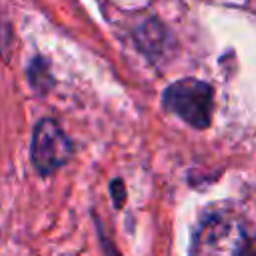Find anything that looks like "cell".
Wrapping results in <instances>:
<instances>
[{
	"instance_id": "obj_2",
	"label": "cell",
	"mask_w": 256,
	"mask_h": 256,
	"mask_svg": "<svg viewBox=\"0 0 256 256\" xmlns=\"http://www.w3.org/2000/svg\"><path fill=\"white\" fill-rule=\"evenodd\" d=\"M162 106L186 126L194 130H206L212 124L214 88L198 78L176 80L164 90Z\"/></svg>"
},
{
	"instance_id": "obj_6",
	"label": "cell",
	"mask_w": 256,
	"mask_h": 256,
	"mask_svg": "<svg viewBox=\"0 0 256 256\" xmlns=\"http://www.w3.org/2000/svg\"><path fill=\"white\" fill-rule=\"evenodd\" d=\"M110 196H112V202H114V206H116V210H122V206H124V202H126V186H124V180H120V178H114L112 182H110Z\"/></svg>"
},
{
	"instance_id": "obj_4",
	"label": "cell",
	"mask_w": 256,
	"mask_h": 256,
	"mask_svg": "<svg viewBox=\"0 0 256 256\" xmlns=\"http://www.w3.org/2000/svg\"><path fill=\"white\" fill-rule=\"evenodd\" d=\"M136 44L140 48V52L150 58L152 62H162L164 58H168L170 50H172V38L168 34V30L164 28L162 22L150 18L146 22H142L136 30Z\"/></svg>"
},
{
	"instance_id": "obj_1",
	"label": "cell",
	"mask_w": 256,
	"mask_h": 256,
	"mask_svg": "<svg viewBox=\"0 0 256 256\" xmlns=\"http://www.w3.org/2000/svg\"><path fill=\"white\" fill-rule=\"evenodd\" d=\"M192 256H254V244L242 220L208 216L196 230Z\"/></svg>"
},
{
	"instance_id": "obj_5",
	"label": "cell",
	"mask_w": 256,
	"mask_h": 256,
	"mask_svg": "<svg viewBox=\"0 0 256 256\" xmlns=\"http://www.w3.org/2000/svg\"><path fill=\"white\" fill-rule=\"evenodd\" d=\"M28 82L36 94H48L54 88V76L50 70V62L44 56H36L28 66Z\"/></svg>"
},
{
	"instance_id": "obj_3",
	"label": "cell",
	"mask_w": 256,
	"mask_h": 256,
	"mask_svg": "<svg viewBox=\"0 0 256 256\" xmlns=\"http://www.w3.org/2000/svg\"><path fill=\"white\" fill-rule=\"evenodd\" d=\"M74 156V142L54 118L36 122L30 140V162L40 176H52Z\"/></svg>"
}]
</instances>
